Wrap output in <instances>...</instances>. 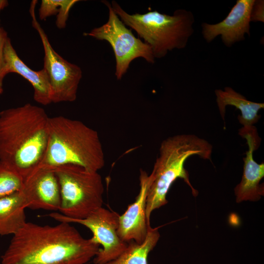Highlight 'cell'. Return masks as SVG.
Instances as JSON below:
<instances>
[{"label": "cell", "instance_id": "obj_1", "mask_svg": "<svg viewBox=\"0 0 264 264\" xmlns=\"http://www.w3.org/2000/svg\"><path fill=\"white\" fill-rule=\"evenodd\" d=\"M55 225L30 222L14 235L1 257V264H87L100 245L85 239L69 223Z\"/></svg>", "mask_w": 264, "mask_h": 264}, {"label": "cell", "instance_id": "obj_2", "mask_svg": "<svg viewBox=\"0 0 264 264\" xmlns=\"http://www.w3.org/2000/svg\"><path fill=\"white\" fill-rule=\"evenodd\" d=\"M48 119L43 109L30 103L0 112V161L23 179L44 155Z\"/></svg>", "mask_w": 264, "mask_h": 264}, {"label": "cell", "instance_id": "obj_3", "mask_svg": "<svg viewBox=\"0 0 264 264\" xmlns=\"http://www.w3.org/2000/svg\"><path fill=\"white\" fill-rule=\"evenodd\" d=\"M48 127L47 148L38 167L75 165L96 172L104 167L105 154L96 131L63 116L49 117Z\"/></svg>", "mask_w": 264, "mask_h": 264}, {"label": "cell", "instance_id": "obj_4", "mask_svg": "<svg viewBox=\"0 0 264 264\" xmlns=\"http://www.w3.org/2000/svg\"><path fill=\"white\" fill-rule=\"evenodd\" d=\"M212 149V145L207 140L194 134L176 135L161 142L158 156L149 175L146 208L148 223L152 212L168 203L167 195L176 179H182L191 189L193 195H198V191L190 181L184 164L193 155L211 160Z\"/></svg>", "mask_w": 264, "mask_h": 264}, {"label": "cell", "instance_id": "obj_5", "mask_svg": "<svg viewBox=\"0 0 264 264\" xmlns=\"http://www.w3.org/2000/svg\"><path fill=\"white\" fill-rule=\"evenodd\" d=\"M110 4L122 22L150 46L154 59L164 57L174 49L184 48L194 31L193 14L185 9H177L173 15L156 10L130 14L116 1Z\"/></svg>", "mask_w": 264, "mask_h": 264}, {"label": "cell", "instance_id": "obj_6", "mask_svg": "<svg viewBox=\"0 0 264 264\" xmlns=\"http://www.w3.org/2000/svg\"><path fill=\"white\" fill-rule=\"evenodd\" d=\"M52 169L60 186V213L69 219H83L102 207L104 188L98 172L75 165Z\"/></svg>", "mask_w": 264, "mask_h": 264}, {"label": "cell", "instance_id": "obj_7", "mask_svg": "<svg viewBox=\"0 0 264 264\" xmlns=\"http://www.w3.org/2000/svg\"><path fill=\"white\" fill-rule=\"evenodd\" d=\"M109 10L107 22L101 26L84 33L100 41H106L111 45L115 59V75L118 80L122 79L129 68L130 64L138 58L147 62L154 63V58L150 46L139 38L136 37L113 11L110 3L103 0Z\"/></svg>", "mask_w": 264, "mask_h": 264}, {"label": "cell", "instance_id": "obj_8", "mask_svg": "<svg viewBox=\"0 0 264 264\" xmlns=\"http://www.w3.org/2000/svg\"><path fill=\"white\" fill-rule=\"evenodd\" d=\"M32 1L29 12L32 24L38 32L44 50V69L49 79L52 103L73 102L77 98L79 84L82 77L81 68L60 56L52 47L46 34L37 20L35 6Z\"/></svg>", "mask_w": 264, "mask_h": 264}, {"label": "cell", "instance_id": "obj_9", "mask_svg": "<svg viewBox=\"0 0 264 264\" xmlns=\"http://www.w3.org/2000/svg\"><path fill=\"white\" fill-rule=\"evenodd\" d=\"M48 216L59 222L80 224L91 231V239L102 246L93 259L94 264H107L117 258L127 247L128 243L117 233L119 215L115 212L101 207L83 219H69L57 212Z\"/></svg>", "mask_w": 264, "mask_h": 264}, {"label": "cell", "instance_id": "obj_10", "mask_svg": "<svg viewBox=\"0 0 264 264\" xmlns=\"http://www.w3.org/2000/svg\"><path fill=\"white\" fill-rule=\"evenodd\" d=\"M20 191L26 208L52 211L59 210L60 186L52 169L38 167L24 179Z\"/></svg>", "mask_w": 264, "mask_h": 264}, {"label": "cell", "instance_id": "obj_11", "mask_svg": "<svg viewBox=\"0 0 264 264\" xmlns=\"http://www.w3.org/2000/svg\"><path fill=\"white\" fill-rule=\"evenodd\" d=\"M239 134L246 140L248 150L243 160V171L241 182L234 188L236 201H255L264 195V183H260L264 176V163L259 164L253 157V153L260 144L257 129L254 126L249 128L242 127Z\"/></svg>", "mask_w": 264, "mask_h": 264}, {"label": "cell", "instance_id": "obj_12", "mask_svg": "<svg viewBox=\"0 0 264 264\" xmlns=\"http://www.w3.org/2000/svg\"><path fill=\"white\" fill-rule=\"evenodd\" d=\"M255 0H237L227 16L216 24L203 23L202 34L207 42L221 35L223 44L228 47L250 35V15Z\"/></svg>", "mask_w": 264, "mask_h": 264}, {"label": "cell", "instance_id": "obj_13", "mask_svg": "<svg viewBox=\"0 0 264 264\" xmlns=\"http://www.w3.org/2000/svg\"><path fill=\"white\" fill-rule=\"evenodd\" d=\"M139 185V192L135 201L119 217L117 233L120 239L127 243L130 242H142L150 226L146 215L149 177L143 170L140 171Z\"/></svg>", "mask_w": 264, "mask_h": 264}, {"label": "cell", "instance_id": "obj_14", "mask_svg": "<svg viewBox=\"0 0 264 264\" xmlns=\"http://www.w3.org/2000/svg\"><path fill=\"white\" fill-rule=\"evenodd\" d=\"M4 54L6 75L9 73L20 75L32 85L36 102L43 105L51 103L50 86L45 70L43 68L35 71L28 67L18 55L9 37L5 45Z\"/></svg>", "mask_w": 264, "mask_h": 264}, {"label": "cell", "instance_id": "obj_15", "mask_svg": "<svg viewBox=\"0 0 264 264\" xmlns=\"http://www.w3.org/2000/svg\"><path fill=\"white\" fill-rule=\"evenodd\" d=\"M215 93L220 113L224 121L226 107L232 106L239 110L241 112V114L238 115V119L242 127H252L258 122L261 117L258 112L261 109L264 108V103L248 100L228 87H225L224 90L216 89Z\"/></svg>", "mask_w": 264, "mask_h": 264}, {"label": "cell", "instance_id": "obj_16", "mask_svg": "<svg viewBox=\"0 0 264 264\" xmlns=\"http://www.w3.org/2000/svg\"><path fill=\"white\" fill-rule=\"evenodd\" d=\"M21 191L0 198V236L14 235L27 222Z\"/></svg>", "mask_w": 264, "mask_h": 264}, {"label": "cell", "instance_id": "obj_17", "mask_svg": "<svg viewBox=\"0 0 264 264\" xmlns=\"http://www.w3.org/2000/svg\"><path fill=\"white\" fill-rule=\"evenodd\" d=\"M159 238L158 228H153L149 226L142 242H128L127 247L120 256L106 264H148L149 254L156 245Z\"/></svg>", "mask_w": 264, "mask_h": 264}, {"label": "cell", "instance_id": "obj_18", "mask_svg": "<svg viewBox=\"0 0 264 264\" xmlns=\"http://www.w3.org/2000/svg\"><path fill=\"white\" fill-rule=\"evenodd\" d=\"M23 178L0 161V198L21 190Z\"/></svg>", "mask_w": 264, "mask_h": 264}, {"label": "cell", "instance_id": "obj_19", "mask_svg": "<svg viewBox=\"0 0 264 264\" xmlns=\"http://www.w3.org/2000/svg\"><path fill=\"white\" fill-rule=\"evenodd\" d=\"M61 3L62 0H42L39 10L40 19L44 20L52 15H57L60 10Z\"/></svg>", "mask_w": 264, "mask_h": 264}, {"label": "cell", "instance_id": "obj_20", "mask_svg": "<svg viewBox=\"0 0 264 264\" xmlns=\"http://www.w3.org/2000/svg\"><path fill=\"white\" fill-rule=\"evenodd\" d=\"M79 1L77 0H62L60 10L56 15V24L58 28L63 29L66 27L71 8Z\"/></svg>", "mask_w": 264, "mask_h": 264}, {"label": "cell", "instance_id": "obj_21", "mask_svg": "<svg viewBox=\"0 0 264 264\" xmlns=\"http://www.w3.org/2000/svg\"><path fill=\"white\" fill-rule=\"evenodd\" d=\"M8 38L7 32L0 26V87L2 88L3 81L6 76L5 73V62L4 50Z\"/></svg>", "mask_w": 264, "mask_h": 264}, {"label": "cell", "instance_id": "obj_22", "mask_svg": "<svg viewBox=\"0 0 264 264\" xmlns=\"http://www.w3.org/2000/svg\"><path fill=\"white\" fill-rule=\"evenodd\" d=\"M264 0H255L252 8L250 22H264Z\"/></svg>", "mask_w": 264, "mask_h": 264}, {"label": "cell", "instance_id": "obj_23", "mask_svg": "<svg viewBox=\"0 0 264 264\" xmlns=\"http://www.w3.org/2000/svg\"><path fill=\"white\" fill-rule=\"evenodd\" d=\"M8 4V1L6 0H0V13L1 11L4 9Z\"/></svg>", "mask_w": 264, "mask_h": 264}, {"label": "cell", "instance_id": "obj_24", "mask_svg": "<svg viewBox=\"0 0 264 264\" xmlns=\"http://www.w3.org/2000/svg\"><path fill=\"white\" fill-rule=\"evenodd\" d=\"M3 88H2L0 87V94H2L3 93Z\"/></svg>", "mask_w": 264, "mask_h": 264}]
</instances>
